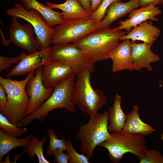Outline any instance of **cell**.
Listing matches in <instances>:
<instances>
[{"label": "cell", "instance_id": "obj_11", "mask_svg": "<svg viewBox=\"0 0 163 163\" xmlns=\"http://www.w3.org/2000/svg\"><path fill=\"white\" fill-rule=\"evenodd\" d=\"M42 67L37 69L35 75L27 84L26 90L30 101L25 116L38 110L49 98L54 90V88H47L43 84L41 78Z\"/></svg>", "mask_w": 163, "mask_h": 163}, {"label": "cell", "instance_id": "obj_12", "mask_svg": "<svg viewBox=\"0 0 163 163\" xmlns=\"http://www.w3.org/2000/svg\"><path fill=\"white\" fill-rule=\"evenodd\" d=\"M51 48L49 47L28 55L23 52L22 58L9 71L7 77L21 76L43 66L51 60Z\"/></svg>", "mask_w": 163, "mask_h": 163}, {"label": "cell", "instance_id": "obj_2", "mask_svg": "<svg viewBox=\"0 0 163 163\" xmlns=\"http://www.w3.org/2000/svg\"><path fill=\"white\" fill-rule=\"evenodd\" d=\"M75 75L73 74L55 86L49 98L38 110L22 118L18 126L25 127L34 120L43 122L49 113L57 108H64L71 113L75 112L76 106L72 101V94Z\"/></svg>", "mask_w": 163, "mask_h": 163}, {"label": "cell", "instance_id": "obj_13", "mask_svg": "<svg viewBox=\"0 0 163 163\" xmlns=\"http://www.w3.org/2000/svg\"><path fill=\"white\" fill-rule=\"evenodd\" d=\"M73 73L69 66L51 60L43 66L41 78L46 88H54Z\"/></svg>", "mask_w": 163, "mask_h": 163}, {"label": "cell", "instance_id": "obj_6", "mask_svg": "<svg viewBox=\"0 0 163 163\" xmlns=\"http://www.w3.org/2000/svg\"><path fill=\"white\" fill-rule=\"evenodd\" d=\"M111 137L98 146L106 149L112 162L118 163L124 155L130 153L140 158L146 149V142L144 136L141 134L127 133L122 130L110 133Z\"/></svg>", "mask_w": 163, "mask_h": 163}, {"label": "cell", "instance_id": "obj_25", "mask_svg": "<svg viewBox=\"0 0 163 163\" xmlns=\"http://www.w3.org/2000/svg\"><path fill=\"white\" fill-rule=\"evenodd\" d=\"M46 132L49 138V145L46 150V153L48 155H53L54 151L57 149L64 150H66L67 140L64 138L58 139L53 129H48Z\"/></svg>", "mask_w": 163, "mask_h": 163}, {"label": "cell", "instance_id": "obj_29", "mask_svg": "<svg viewBox=\"0 0 163 163\" xmlns=\"http://www.w3.org/2000/svg\"><path fill=\"white\" fill-rule=\"evenodd\" d=\"M66 149L67 154L70 158L69 162L70 163H89V159L84 154H78L75 149L72 143L67 140Z\"/></svg>", "mask_w": 163, "mask_h": 163}, {"label": "cell", "instance_id": "obj_18", "mask_svg": "<svg viewBox=\"0 0 163 163\" xmlns=\"http://www.w3.org/2000/svg\"><path fill=\"white\" fill-rule=\"evenodd\" d=\"M161 32L159 27L152 25V21H146L133 27L120 40L129 39L134 41H141L148 44H153L158 37Z\"/></svg>", "mask_w": 163, "mask_h": 163}, {"label": "cell", "instance_id": "obj_32", "mask_svg": "<svg viewBox=\"0 0 163 163\" xmlns=\"http://www.w3.org/2000/svg\"><path fill=\"white\" fill-rule=\"evenodd\" d=\"M7 101L6 91L3 86L0 84V111L5 108Z\"/></svg>", "mask_w": 163, "mask_h": 163}, {"label": "cell", "instance_id": "obj_28", "mask_svg": "<svg viewBox=\"0 0 163 163\" xmlns=\"http://www.w3.org/2000/svg\"><path fill=\"white\" fill-rule=\"evenodd\" d=\"M138 159L140 163H163V157L155 149H146L142 155Z\"/></svg>", "mask_w": 163, "mask_h": 163}, {"label": "cell", "instance_id": "obj_38", "mask_svg": "<svg viewBox=\"0 0 163 163\" xmlns=\"http://www.w3.org/2000/svg\"><path fill=\"white\" fill-rule=\"evenodd\" d=\"M161 140L163 141V132L161 134V137L160 138Z\"/></svg>", "mask_w": 163, "mask_h": 163}, {"label": "cell", "instance_id": "obj_30", "mask_svg": "<svg viewBox=\"0 0 163 163\" xmlns=\"http://www.w3.org/2000/svg\"><path fill=\"white\" fill-rule=\"evenodd\" d=\"M23 52L20 53L18 56L14 57H7L2 56H0V72L7 68L12 67L13 63L17 64L22 58Z\"/></svg>", "mask_w": 163, "mask_h": 163}, {"label": "cell", "instance_id": "obj_36", "mask_svg": "<svg viewBox=\"0 0 163 163\" xmlns=\"http://www.w3.org/2000/svg\"><path fill=\"white\" fill-rule=\"evenodd\" d=\"M0 33L1 34V35L2 36V40L3 42V44L5 46H7L10 43L9 40H6L5 39V37H4V35H3V32L2 30L0 29Z\"/></svg>", "mask_w": 163, "mask_h": 163}, {"label": "cell", "instance_id": "obj_4", "mask_svg": "<svg viewBox=\"0 0 163 163\" xmlns=\"http://www.w3.org/2000/svg\"><path fill=\"white\" fill-rule=\"evenodd\" d=\"M91 71L85 68L76 74L73 84L72 100L73 103L90 116L97 112L106 104V95L102 91L94 89L90 81Z\"/></svg>", "mask_w": 163, "mask_h": 163}, {"label": "cell", "instance_id": "obj_23", "mask_svg": "<svg viewBox=\"0 0 163 163\" xmlns=\"http://www.w3.org/2000/svg\"><path fill=\"white\" fill-rule=\"evenodd\" d=\"M30 136L28 135L19 139L11 136L0 129V163L4 156L11 150L18 147L27 149L29 144Z\"/></svg>", "mask_w": 163, "mask_h": 163}, {"label": "cell", "instance_id": "obj_15", "mask_svg": "<svg viewBox=\"0 0 163 163\" xmlns=\"http://www.w3.org/2000/svg\"><path fill=\"white\" fill-rule=\"evenodd\" d=\"M161 10L159 7L149 5L136 9L129 13L128 18L119 22L120 26L114 28L115 30H123L129 33L132 27H135L145 21L149 20L157 21L158 19L156 16L160 14Z\"/></svg>", "mask_w": 163, "mask_h": 163}, {"label": "cell", "instance_id": "obj_20", "mask_svg": "<svg viewBox=\"0 0 163 163\" xmlns=\"http://www.w3.org/2000/svg\"><path fill=\"white\" fill-rule=\"evenodd\" d=\"M139 106L135 105L130 113L126 115L122 130L127 133L147 136L156 130L152 126L144 122L138 113Z\"/></svg>", "mask_w": 163, "mask_h": 163}, {"label": "cell", "instance_id": "obj_26", "mask_svg": "<svg viewBox=\"0 0 163 163\" xmlns=\"http://www.w3.org/2000/svg\"><path fill=\"white\" fill-rule=\"evenodd\" d=\"M17 124L10 122L0 113V128L8 134L16 137H19L26 133L27 129L18 127Z\"/></svg>", "mask_w": 163, "mask_h": 163}, {"label": "cell", "instance_id": "obj_37", "mask_svg": "<svg viewBox=\"0 0 163 163\" xmlns=\"http://www.w3.org/2000/svg\"><path fill=\"white\" fill-rule=\"evenodd\" d=\"M7 162L10 163V161H9V153H8V154L7 156V157L5 158V163L7 162Z\"/></svg>", "mask_w": 163, "mask_h": 163}, {"label": "cell", "instance_id": "obj_33", "mask_svg": "<svg viewBox=\"0 0 163 163\" xmlns=\"http://www.w3.org/2000/svg\"><path fill=\"white\" fill-rule=\"evenodd\" d=\"M163 5V0H141L140 6L144 7L152 5Z\"/></svg>", "mask_w": 163, "mask_h": 163}, {"label": "cell", "instance_id": "obj_27", "mask_svg": "<svg viewBox=\"0 0 163 163\" xmlns=\"http://www.w3.org/2000/svg\"><path fill=\"white\" fill-rule=\"evenodd\" d=\"M121 2V0H103L97 8L90 15V18L97 24L105 17L107 10L112 3Z\"/></svg>", "mask_w": 163, "mask_h": 163}, {"label": "cell", "instance_id": "obj_19", "mask_svg": "<svg viewBox=\"0 0 163 163\" xmlns=\"http://www.w3.org/2000/svg\"><path fill=\"white\" fill-rule=\"evenodd\" d=\"M46 5L52 9L61 10V13L65 21L90 18V14L77 0H66L64 3L60 4H56L49 1L46 3Z\"/></svg>", "mask_w": 163, "mask_h": 163}, {"label": "cell", "instance_id": "obj_17", "mask_svg": "<svg viewBox=\"0 0 163 163\" xmlns=\"http://www.w3.org/2000/svg\"><path fill=\"white\" fill-rule=\"evenodd\" d=\"M131 42L134 69L139 71L145 68L148 71H152L153 68L150 63L157 62L160 59V57L154 53L151 50L153 44L140 43L132 40Z\"/></svg>", "mask_w": 163, "mask_h": 163}, {"label": "cell", "instance_id": "obj_1", "mask_svg": "<svg viewBox=\"0 0 163 163\" xmlns=\"http://www.w3.org/2000/svg\"><path fill=\"white\" fill-rule=\"evenodd\" d=\"M126 33L110 27L92 32L72 43L82 50L94 63L110 58V52Z\"/></svg>", "mask_w": 163, "mask_h": 163}, {"label": "cell", "instance_id": "obj_31", "mask_svg": "<svg viewBox=\"0 0 163 163\" xmlns=\"http://www.w3.org/2000/svg\"><path fill=\"white\" fill-rule=\"evenodd\" d=\"M64 150L57 149L53 153L54 160L57 163H68L70 159L68 155L64 152Z\"/></svg>", "mask_w": 163, "mask_h": 163}, {"label": "cell", "instance_id": "obj_5", "mask_svg": "<svg viewBox=\"0 0 163 163\" xmlns=\"http://www.w3.org/2000/svg\"><path fill=\"white\" fill-rule=\"evenodd\" d=\"M108 113L106 110L90 116L88 122L82 125L77 133V138L81 143L80 150L89 160L93 157L96 147L111 137L108 128Z\"/></svg>", "mask_w": 163, "mask_h": 163}, {"label": "cell", "instance_id": "obj_14", "mask_svg": "<svg viewBox=\"0 0 163 163\" xmlns=\"http://www.w3.org/2000/svg\"><path fill=\"white\" fill-rule=\"evenodd\" d=\"M123 40L109 54V58L112 61V69L113 72L125 70L130 71L134 70L131 40L127 39Z\"/></svg>", "mask_w": 163, "mask_h": 163}, {"label": "cell", "instance_id": "obj_34", "mask_svg": "<svg viewBox=\"0 0 163 163\" xmlns=\"http://www.w3.org/2000/svg\"><path fill=\"white\" fill-rule=\"evenodd\" d=\"M83 8L91 15V0H77Z\"/></svg>", "mask_w": 163, "mask_h": 163}, {"label": "cell", "instance_id": "obj_10", "mask_svg": "<svg viewBox=\"0 0 163 163\" xmlns=\"http://www.w3.org/2000/svg\"><path fill=\"white\" fill-rule=\"evenodd\" d=\"M34 28L30 24H20L13 17L10 27L9 40L10 43L27 50L29 54L40 50L39 45L34 37Z\"/></svg>", "mask_w": 163, "mask_h": 163}, {"label": "cell", "instance_id": "obj_21", "mask_svg": "<svg viewBox=\"0 0 163 163\" xmlns=\"http://www.w3.org/2000/svg\"><path fill=\"white\" fill-rule=\"evenodd\" d=\"M28 10L33 9L37 11L44 18L48 25L52 27L64 22L61 13L55 11L37 0H19Z\"/></svg>", "mask_w": 163, "mask_h": 163}, {"label": "cell", "instance_id": "obj_35", "mask_svg": "<svg viewBox=\"0 0 163 163\" xmlns=\"http://www.w3.org/2000/svg\"><path fill=\"white\" fill-rule=\"evenodd\" d=\"M91 13L94 11L99 7L103 0H90Z\"/></svg>", "mask_w": 163, "mask_h": 163}, {"label": "cell", "instance_id": "obj_3", "mask_svg": "<svg viewBox=\"0 0 163 163\" xmlns=\"http://www.w3.org/2000/svg\"><path fill=\"white\" fill-rule=\"evenodd\" d=\"M34 72H30L24 79L21 81L0 77V84L5 88L8 98L5 107L0 113L13 123L18 124L27 112L30 99L26 87L28 82L34 76Z\"/></svg>", "mask_w": 163, "mask_h": 163}, {"label": "cell", "instance_id": "obj_22", "mask_svg": "<svg viewBox=\"0 0 163 163\" xmlns=\"http://www.w3.org/2000/svg\"><path fill=\"white\" fill-rule=\"evenodd\" d=\"M122 98V97L119 95H116L113 105L109 109L108 119L109 124L108 128L110 132L120 131L124 126L126 115L121 107Z\"/></svg>", "mask_w": 163, "mask_h": 163}, {"label": "cell", "instance_id": "obj_7", "mask_svg": "<svg viewBox=\"0 0 163 163\" xmlns=\"http://www.w3.org/2000/svg\"><path fill=\"white\" fill-rule=\"evenodd\" d=\"M6 13L8 16L23 19L31 25L40 50L50 47L54 29L48 25L43 17L37 11L33 9H27L21 4L17 3L13 8L7 9Z\"/></svg>", "mask_w": 163, "mask_h": 163}, {"label": "cell", "instance_id": "obj_24", "mask_svg": "<svg viewBox=\"0 0 163 163\" xmlns=\"http://www.w3.org/2000/svg\"><path fill=\"white\" fill-rule=\"evenodd\" d=\"M30 136L29 144L26 150L28 158L33 159L34 155H36L39 163H50L45 158L43 153V145L47 140V138H44L40 140L36 136L33 135Z\"/></svg>", "mask_w": 163, "mask_h": 163}, {"label": "cell", "instance_id": "obj_16", "mask_svg": "<svg viewBox=\"0 0 163 163\" xmlns=\"http://www.w3.org/2000/svg\"><path fill=\"white\" fill-rule=\"evenodd\" d=\"M140 0H129L126 2H120L111 3L104 18L96 24L95 31L110 27L114 21L140 6Z\"/></svg>", "mask_w": 163, "mask_h": 163}, {"label": "cell", "instance_id": "obj_9", "mask_svg": "<svg viewBox=\"0 0 163 163\" xmlns=\"http://www.w3.org/2000/svg\"><path fill=\"white\" fill-rule=\"evenodd\" d=\"M96 25L91 18L65 21L56 26L51 43L56 45L73 43L95 31Z\"/></svg>", "mask_w": 163, "mask_h": 163}, {"label": "cell", "instance_id": "obj_8", "mask_svg": "<svg viewBox=\"0 0 163 163\" xmlns=\"http://www.w3.org/2000/svg\"><path fill=\"white\" fill-rule=\"evenodd\" d=\"M50 55L52 60L69 66L75 74L85 68L92 73L94 71V63L82 50L73 43L54 45L51 48Z\"/></svg>", "mask_w": 163, "mask_h": 163}]
</instances>
